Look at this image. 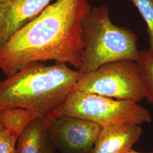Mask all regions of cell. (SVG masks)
Wrapping results in <instances>:
<instances>
[{
  "label": "cell",
  "mask_w": 153,
  "mask_h": 153,
  "mask_svg": "<svg viewBox=\"0 0 153 153\" xmlns=\"http://www.w3.org/2000/svg\"><path fill=\"white\" fill-rule=\"evenodd\" d=\"M89 0H55L0 45V69L7 77L33 62L52 60L79 71L82 21Z\"/></svg>",
  "instance_id": "cell-1"
},
{
  "label": "cell",
  "mask_w": 153,
  "mask_h": 153,
  "mask_svg": "<svg viewBox=\"0 0 153 153\" xmlns=\"http://www.w3.org/2000/svg\"><path fill=\"white\" fill-rule=\"evenodd\" d=\"M83 74L65 63L31 62L0 81V109L21 108L47 117L62 103Z\"/></svg>",
  "instance_id": "cell-2"
},
{
  "label": "cell",
  "mask_w": 153,
  "mask_h": 153,
  "mask_svg": "<svg viewBox=\"0 0 153 153\" xmlns=\"http://www.w3.org/2000/svg\"><path fill=\"white\" fill-rule=\"evenodd\" d=\"M82 36L79 71L83 74L115 61H136L140 54L136 34L129 28L114 24L107 5L91 6L82 21Z\"/></svg>",
  "instance_id": "cell-3"
},
{
  "label": "cell",
  "mask_w": 153,
  "mask_h": 153,
  "mask_svg": "<svg viewBox=\"0 0 153 153\" xmlns=\"http://www.w3.org/2000/svg\"><path fill=\"white\" fill-rule=\"evenodd\" d=\"M60 116L90 121L102 128L121 124L141 126L150 124L153 120L148 109L137 102L115 99L74 88L48 117Z\"/></svg>",
  "instance_id": "cell-4"
},
{
  "label": "cell",
  "mask_w": 153,
  "mask_h": 153,
  "mask_svg": "<svg viewBox=\"0 0 153 153\" xmlns=\"http://www.w3.org/2000/svg\"><path fill=\"white\" fill-rule=\"evenodd\" d=\"M73 88L137 103L145 98L136 61L131 60L108 62L83 74Z\"/></svg>",
  "instance_id": "cell-5"
},
{
  "label": "cell",
  "mask_w": 153,
  "mask_h": 153,
  "mask_svg": "<svg viewBox=\"0 0 153 153\" xmlns=\"http://www.w3.org/2000/svg\"><path fill=\"white\" fill-rule=\"evenodd\" d=\"M45 118L52 142L71 153H87L91 151L102 129L92 121L74 117Z\"/></svg>",
  "instance_id": "cell-6"
},
{
  "label": "cell",
  "mask_w": 153,
  "mask_h": 153,
  "mask_svg": "<svg viewBox=\"0 0 153 153\" xmlns=\"http://www.w3.org/2000/svg\"><path fill=\"white\" fill-rule=\"evenodd\" d=\"M53 0H0V45L32 21Z\"/></svg>",
  "instance_id": "cell-7"
},
{
  "label": "cell",
  "mask_w": 153,
  "mask_h": 153,
  "mask_svg": "<svg viewBox=\"0 0 153 153\" xmlns=\"http://www.w3.org/2000/svg\"><path fill=\"white\" fill-rule=\"evenodd\" d=\"M141 125L115 124L103 128L90 153H126L132 149L142 135Z\"/></svg>",
  "instance_id": "cell-8"
},
{
  "label": "cell",
  "mask_w": 153,
  "mask_h": 153,
  "mask_svg": "<svg viewBox=\"0 0 153 153\" xmlns=\"http://www.w3.org/2000/svg\"><path fill=\"white\" fill-rule=\"evenodd\" d=\"M16 153H53V142L45 117L33 120L17 139Z\"/></svg>",
  "instance_id": "cell-9"
},
{
  "label": "cell",
  "mask_w": 153,
  "mask_h": 153,
  "mask_svg": "<svg viewBox=\"0 0 153 153\" xmlns=\"http://www.w3.org/2000/svg\"><path fill=\"white\" fill-rule=\"evenodd\" d=\"M38 115L29 109L21 108L0 109V125L17 141L26 127Z\"/></svg>",
  "instance_id": "cell-10"
},
{
  "label": "cell",
  "mask_w": 153,
  "mask_h": 153,
  "mask_svg": "<svg viewBox=\"0 0 153 153\" xmlns=\"http://www.w3.org/2000/svg\"><path fill=\"white\" fill-rule=\"evenodd\" d=\"M137 70L145 91V98L153 104V53L149 49L140 51Z\"/></svg>",
  "instance_id": "cell-11"
},
{
  "label": "cell",
  "mask_w": 153,
  "mask_h": 153,
  "mask_svg": "<svg viewBox=\"0 0 153 153\" xmlns=\"http://www.w3.org/2000/svg\"><path fill=\"white\" fill-rule=\"evenodd\" d=\"M137 8L147 26L149 49L153 53V0H129Z\"/></svg>",
  "instance_id": "cell-12"
},
{
  "label": "cell",
  "mask_w": 153,
  "mask_h": 153,
  "mask_svg": "<svg viewBox=\"0 0 153 153\" xmlns=\"http://www.w3.org/2000/svg\"><path fill=\"white\" fill-rule=\"evenodd\" d=\"M16 140L0 125V153H16Z\"/></svg>",
  "instance_id": "cell-13"
},
{
  "label": "cell",
  "mask_w": 153,
  "mask_h": 153,
  "mask_svg": "<svg viewBox=\"0 0 153 153\" xmlns=\"http://www.w3.org/2000/svg\"><path fill=\"white\" fill-rule=\"evenodd\" d=\"M153 153V152H148V153H142V152H138L133 150V149H131L130 151H129V152H128L127 153Z\"/></svg>",
  "instance_id": "cell-14"
}]
</instances>
